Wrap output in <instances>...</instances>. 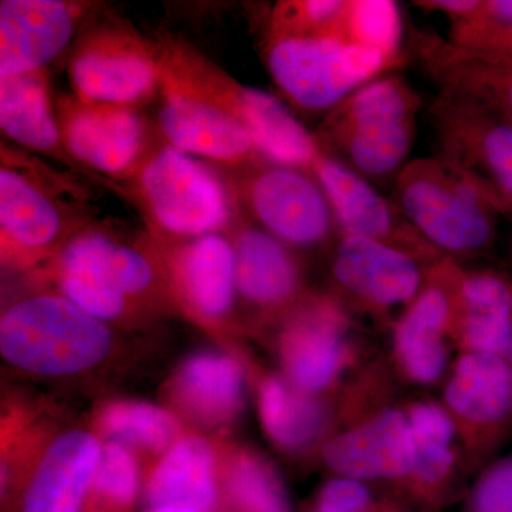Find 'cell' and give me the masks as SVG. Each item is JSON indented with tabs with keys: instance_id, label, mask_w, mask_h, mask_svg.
I'll return each mask as SVG.
<instances>
[{
	"instance_id": "obj_1",
	"label": "cell",
	"mask_w": 512,
	"mask_h": 512,
	"mask_svg": "<svg viewBox=\"0 0 512 512\" xmlns=\"http://www.w3.org/2000/svg\"><path fill=\"white\" fill-rule=\"evenodd\" d=\"M77 175L3 141L0 146V251L3 265L32 268L49 261L93 225Z\"/></svg>"
},
{
	"instance_id": "obj_2",
	"label": "cell",
	"mask_w": 512,
	"mask_h": 512,
	"mask_svg": "<svg viewBox=\"0 0 512 512\" xmlns=\"http://www.w3.org/2000/svg\"><path fill=\"white\" fill-rule=\"evenodd\" d=\"M420 107L412 84L397 73L383 74L326 113L316 141L369 183L394 181L412 153Z\"/></svg>"
},
{
	"instance_id": "obj_3",
	"label": "cell",
	"mask_w": 512,
	"mask_h": 512,
	"mask_svg": "<svg viewBox=\"0 0 512 512\" xmlns=\"http://www.w3.org/2000/svg\"><path fill=\"white\" fill-rule=\"evenodd\" d=\"M123 191L141 211L148 237L158 242L231 234L242 218L234 187L164 140L154 146Z\"/></svg>"
},
{
	"instance_id": "obj_4",
	"label": "cell",
	"mask_w": 512,
	"mask_h": 512,
	"mask_svg": "<svg viewBox=\"0 0 512 512\" xmlns=\"http://www.w3.org/2000/svg\"><path fill=\"white\" fill-rule=\"evenodd\" d=\"M397 207L444 258H474L493 249L501 217L491 198L443 157L409 161L394 180Z\"/></svg>"
},
{
	"instance_id": "obj_5",
	"label": "cell",
	"mask_w": 512,
	"mask_h": 512,
	"mask_svg": "<svg viewBox=\"0 0 512 512\" xmlns=\"http://www.w3.org/2000/svg\"><path fill=\"white\" fill-rule=\"evenodd\" d=\"M114 346L106 322L59 292L19 299L0 318L3 359L30 375L64 377L100 365Z\"/></svg>"
},
{
	"instance_id": "obj_6",
	"label": "cell",
	"mask_w": 512,
	"mask_h": 512,
	"mask_svg": "<svg viewBox=\"0 0 512 512\" xmlns=\"http://www.w3.org/2000/svg\"><path fill=\"white\" fill-rule=\"evenodd\" d=\"M262 53L289 103L312 114L329 113L363 84L402 64L346 35L265 33Z\"/></svg>"
},
{
	"instance_id": "obj_7",
	"label": "cell",
	"mask_w": 512,
	"mask_h": 512,
	"mask_svg": "<svg viewBox=\"0 0 512 512\" xmlns=\"http://www.w3.org/2000/svg\"><path fill=\"white\" fill-rule=\"evenodd\" d=\"M156 43L161 96L158 130L165 143L237 173L269 163L242 121L185 70L161 37Z\"/></svg>"
},
{
	"instance_id": "obj_8",
	"label": "cell",
	"mask_w": 512,
	"mask_h": 512,
	"mask_svg": "<svg viewBox=\"0 0 512 512\" xmlns=\"http://www.w3.org/2000/svg\"><path fill=\"white\" fill-rule=\"evenodd\" d=\"M67 74L77 99L138 109L160 93L157 43L120 20L90 26L77 37Z\"/></svg>"
},
{
	"instance_id": "obj_9",
	"label": "cell",
	"mask_w": 512,
	"mask_h": 512,
	"mask_svg": "<svg viewBox=\"0 0 512 512\" xmlns=\"http://www.w3.org/2000/svg\"><path fill=\"white\" fill-rule=\"evenodd\" d=\"M232 187L242 214L286 247L319 248L339 237L332 207L311 173L265 163L238 171Z\"/></svg>"
},
{
	"instance_id": "obj_10",
	"label": "cell",
	"mask_w": 512,
	"mask_h": 512,
	"mask_svg": "<svg viewBox=\"0 0 512 512\" xmlns=\"http://www.w3.org/2000/svg\"><path fill=\"white\" fill-rule=\"evenodd\" d=\"M55 113L70 157L124 195V185L156 146L146 119L134 107L89 103L74 94L60 96Z\"/></svg>"
},
{
	"instance_id": "obj_11",
	"label": "cell",
	"mask_w": 512,
	"mask_h": 512,
	"mask_svg": "<svg viewBox=\"0 0 512 512\" xmlns=\"http://www.w3.org/2000/svg\"><path fill=\"white\" fill-rule=\"evenodd\" d=\"M439 154L456 165L512 220V124L473 101L440 92L429 110Z\"/></svg>"
},
{
	"instance_id": "obj_12",
	"label": "cell",
	"mask_w": 512,
	"mask_h": 512,
	"mask_svg": "<svg viewBox=\"0 0 512 512\" xmlns=\"http://www.w3.org/2000/svg\"><path fill=\"white\" fill-rule=\"evenodd\" d=\"M437 262L339 232L330 274L340 302L348 301L375 315H387L394 309L409 308Z\"/></svg>"
},
{
	"instance_id": "obj_13",
	"label": "cell",
	"mask_w": 512,
	"mask_h": 512,
	"mask_svg": "<svg viewBox=\"0 0 512 512\" xmlns=\"http://www.w3.org/2000/svg\"><path fill=\"white\" fill-rule=\"evenodd\" d=\"M45 274L76 276L138 306L161 295L171 296L146 237L136 245L128 244L96 222L47 261Z\"/></svg>"
},
{
	"instance_id": "obj_14",
	"label": "cell",
	"mask_w": 512,
	"mask_h": 512,
	"mask_svg": "<svg viewBox=\"0 0 512 512\" xmlns=\"http://www.w3.org/2000/svg\"><path fill=\"white\" fill-rule=\"evenodd\" d=\"M286 380L313 394L336 382L349 360V316L335 295H305L286 313L279 333Z\"/></svg>"
},
{
	"instance_id": "obj_15",
	"label": "cell",
	"mask_w": 512,
	"mask_h": 512,
	"mask_svg": "<svg viewBox=\"0 0 512 512\" xmlns=\"http://www.w3.org/2000/svg\"><path fill=\"white\" fill-rule=\"evenodd\" d=\"M171 298L207 323H221L237 301V269L231 237L211 234L180 242L146 235Z\"/></svg>"
},
{
	"instance_id": "obj_16",
	"label": "cell",
	"mask_w": 512,
	"mask_h": 512,
	"mask_svg": "<svg viewBox=\"0 0 512 512\" xmlns=\"http://www.w3.org/2000/svg\"><path fill=\"white\" fill-rule=\"evenodd\" d=\"M192 73L237 119L248 128L266 161L311 173L320 147L281 100L237 82L208 57L198 53Z\"/></svg>"
},
{
	"instance_id": "obj_17",
	"label": "cell",
	"mask_w": 512,
	"mask_h": 512,
	"mask_svg": "<svg viewBox=\"0 0 512 512\" xmlns=\"http://www.w3.org/2000/svg\"><path fill=\"white\" fill-rule=\"evenodd\" d=\"M311 174L325 192L342 234L372 239L430 262L444 259L410 224L396 202L383 197L372 183L322 148Z\"/></svg>"
},
{
	"instance_id": "obj_18",
	"label": "cell",
	"mask_w": 512,
	"mask_h": 512,
	"mask_svg": "<svg viewBox=\"0 0 512 512\" xmlns=\"http://www.w3.org/2000/svg\"><path fill=\"white\" fill-rule=\"evenodd\" d=\"M463 268L444 258L430 269L426 284L396 323L394 353L407 379L433 384L447 367L448 336H453L458 286Z\"/></svg>"
},
{
	"instance_id": "obj_19",
	"label": "cell",
	"mask_w": 512,
	"mask_h": 512,
	"mask_svg": "<svg viewBox=\"0 0 512 512\" xmlns=\"http://www.w3.org/2000/svg\"><path fill=\"white\" fill-rule=\"evenodd\" d=\"M410 46L440 92L456 94L512 124V55L412 30Z\"/></svg>"
},
{
	"instance_id": "obj_20",
	"label": "cell",
	"mask_w": 512,
	"mask_h": 512,
	"mask_svg": "<svg viewBox=\"0 0 512 512\" xmlns=\"http://www.w3.org/2000/svg\"><path fill=\"white\" fill-rule=\"evenodd\" d=\"M447 412L471 446L490 450L512 429V363L491 353L458 357L444 390Z\"/></svg>"
},
{
	"instance_id": "obj_21",
	"label": "cell",
	"mask_w": 512,
	"mask_h": 512,
	"mask_svg": "<svg viewBox=\"0 0 512 512\" xmlns=\"http://www.w3.org/2000/svg\"><path fill=\"white\" fill-rule=\"evenodd\" d=\"M90 3L66 0L0 2V76L45 69L90 16Z\"/></svg>"
},
{
	"instance_id": "obj_22",
	"label": "cell",
	"mask_w": 512,
	"mask_h": 512,
	"mask_svg": "<svg viewBox=\"0 0 512 512\" xmlns=\"http://www.w3.org/2000/svg\"><path fill=\"white\" fill-rule=\"evenodd\" d=\"M322 454L326 466L340 477L359 481L410 478L416 447L409 414L380 410L330 439Z\"/></svg>"
},
{
	"instance_id": "obj_23",
	"label": "cell",
	"mask_w": 512,
	"mask_h": 512,
	"mask_svg": "<svg viewBox=\"0 0 512 512\" xmlns=\"http://www.w3.org/2000/svg\"><path fill=\"white\" fill-rule=\"evenodd\" d=\"M231 239L239 298L266 315H286L305 296L301 265L292 249L244 217Z\"/></svg>"
},
{
	"instance_id": "obj_24",
	"label": "cell",
	"mask_w": 512,
	"mask_h": 512,
	"mask_svg": "<svg viewBox=\"0 0 512 512\" xmlns=\"http://www.w3.org/2000/svg\"><path fill=\"white\" fill-rule=\"evenodd\" d=\"M0 128L10 143L22 150L50 158L64 165L70 173L99 183L70 157L64 147L52 107L47 67L35 72L0 76Z\"/></svg>"
},
{
	"instance_id": "obj_25",
	"label": "cell",
	"mask_w": 512,
	"mask_h": 512,
	"mask_svg": "<svg viewBox=\"0 0 512 512\" xmlns=\"http://www.w3.org/2000/svg\"><path fill=\"white\" fill-rule=\"evenodd\" d=\"M171 399L200 426L225 427L241 416L247 377L238 359L221 350L192 353L178 366L170 383Z\"/></svg>"
},
{
	"instance_id": "obj_26",
	"label": "cell",
	"mask_w": 512,
	"mask_h": 512,
	"mask_svg": "<svg viewBox=\"0 0 512 512\" xmlns=\"http://www.w3.org/2000/svg\"><path fill=\"white\" fill-rule=\"evenodd\" d=\"M101 447L89 431L70 430L56 437L30 478L23 512H79L93 485Z\"/></svg>"
},
{
	"instance_id": "obj_27",
	"label": "cell",
	"mask_w": 512,
	"mask_h": 512,
	"mask_svg": "<svg viewBox=\"0 0 512 512\" xmlns=\"http://www.w3.org/2000/svg\"><path fill=\"white\" fill-rule=\"evenodd\" d=\"M453 338L466 352L512 359V281L494 269L463 271Z\"/></svg>"
},
{
	"instance_id": "obj_28",
	"label": "cell",
	"mask_w": 512,
	"mask_h": 512,
	"mask_svg": "<svg viewBox=\"0 0 512 512\" xmlns=\"http://www.w3.org/2000/svg\"><path fill=\"white\" fill-rule=\"evenodd\" d=\"M218 458L210 441L180 437L165 451L147 484L151 508L181 505L200 512L218 503Z\"/></svg>"
},
{
	"instance_id": "obj_29",
	"label": "cell",
	"mask_w": 512,
	"mask_h": 512,
	"mask_svg": "<svg viewBox=\"0 0 512 512\" xmlns=\"http://www.w3.org/2000/svg\"><path fill=\"white\" fill-rule=\"evenodd\" d=\"M258 413L266 436L288 453L308 450L328 424L325 406L288 380L269 376L259 386Z\"/></svg>"
},
{
	"instance_id": "obj_30",
	"label": "cell",
	"mask_w": 512,
	"mask_h": 512,
	"mask_svg": "<svg viewBox=\"0 0 512 512\" xmlns=\"http://www.w3.org/2000/svg\"><path fill=\"white\" fill-rule=\"evenodd\" d=\"M416 463L412 483L423 493L447 483L456 464L457 424L447 409L433 402L414 403L409 409Z\"/></svg>"
},
{
	"instance_id": "obj_31",
	"label": "cell",
	"mask_w": 512,
	"mask_h": 512,
	"mask_svg": "<svg viewBox=\"0 0 512 512\" xmlns=\"http://www.w3.org/2000/svg\"><path fill=\"white\" fill-rule=\"evenodd\" d=\"M224 494L234 512H292L274 466L256 451H234L224 464Z\"/></svg>"
},
{
	"instance_id": "obj_32",
	"label": "cell",
	"mask_w": 512,
	"mask_h": 512,
	"mask_svg": "<svg viewBox=\"0 0 512 512\" xmlns=\"http://www.w3.org/2000/svg\"><path fill=\"white\" fill-rule=\"evenodd\" d=\"M99 426L111 440L148 453H165L180 439V423L164 407L138 400H114L99 414Z\"/></svg>"
},
{
	"instance_id": "obj_33",
	"label": "cell",
	"mask_w": 512,
	"mask_h": 512,
	"mask_svg": "<svg viewBox=\"0 0 512 512\" xmlns=\"http://www.w3.org/2000/svg\"><path fill=\"white\" fill-rule=\"evenodd\" d=\"M346 30L353 42L404 62L402 13L392 0H349Z\"/></svg>"
},
{
	"instance_id": "obj_34",
	"label": "cell",
	"mask_w": 512,
	"mask_h": 512,
	"mask_svg": "<svg viewBox=\"0 0 512 512\" xmlns=\"http://www.w3.org/2000/svg\"><path fill=\"white\" fill-rule=\"evenodd\" d=\"M92 487L99 497L117 507H127L136 500L140 467L126 444L114 440L103 444Z\"/></svg>"
},
{
	"instance_id": "obj_35",
	"label": "cell",
	"mask_w": 512,
	"mask_h": 512,
	"mask_svg": "<svg viewBox=\"0 0 512 512\" xmlns=\"http://www.w3.org/2000/svg\"><path fill=\"white\" fill-rule=\"evenodd\" d=\"M468 512H512V454L481 474L468 500Z\"/></svg>"
},
{
	"instance_id": "obj_36",
	"label": "cell",
	"mask_w": 512,
	"mask_h": 512,
	"mask_svg": "<svg viewBox=\"0 0 512 512\" xmlns=\"http://www.w3.org/2000/svg\"><path fill=\"white\" fill-rule=\"evenodd\" d=\"M313 512H372V494L363 481L338 477L320 490Z\"/></svg>"
},
{
	"instance_id": "obj_37",
	"label": "cell",
	"mask_w": 512,
	"mask_h": 512,
	"mask_svg": "<svg viewBox=\"0 0 512 512\" xmlns=\"http://www.w3.org/2000/svg\"><path fill=\"white\" fill-rule=\"evenodd\" d=\"M481 0H419L414 6L426 12H439L446 15L451 23L476 15Z\"/></svg>"
},
{
	"instance_id": "obj_38",
	"label": "cell",
	"mask_w": 512,
	"mask_h": 512,
	"mask_svg": "<svg viewBox=\"0 0 512 512\" xmlns=\"http://www.w3.org/2000/svg\"><path fill=\"white\" fill-rule=\"evenodd\" d=\"M473 16L498 25L512 26V0H481L480 8Z\"/></svg>"
},
{
	"instance_id": "obj_39",
	"label": "cell",
	"mask_w": 512,
	"mask_h": 512,
	"mask_svg": "<svg viewBox=\"0 0 512 512\" xmlns=\"http://www.w3.org/2000/svg\"><path fill=\"white\" fill-rule=\"evenodd\" d=\"M148 512H200L190 507H181V505H167V507L151 508Z\"/></svg>"
},
{
	"instance_id": "obj_40",
	"label": "cell",
	"mask_w": 512,
	"mask_h": 512,
	"mask_svg": "<svg viewBox=\"0 0 512 512\" xmlns=\"http://www.w3.org/2000/svg\"><path fill=\"white\" fill-rule=\"evenodd\" d=\"M511 259H512V252H511Z\"/></svg>"
},
{
	"instance_id": "obj_41",
	"label": "cell",
	"mask_w": 512,
	"mask_h": 512,
	"mask_svg": "<svg viewBox=\"0 0 512 512\" xmlns=\"http://www.w3.org/2000/svg\"><path fill=\"white\" fill-rule=\"evenodd\" d=\"M511 363H512V359H511Z\"/></svg>"
}]
</instances>
